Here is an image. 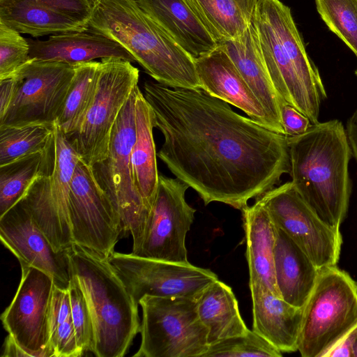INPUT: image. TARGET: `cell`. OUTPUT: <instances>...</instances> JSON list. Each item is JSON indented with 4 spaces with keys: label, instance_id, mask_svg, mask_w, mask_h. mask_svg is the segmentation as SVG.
Wrapping results in <instances>:
<instances>
[{
    "label": "cell",
    "instance_id": "1",
    "mask_svg": "<svg viewBox=\"0 0 357 357\" xmlns=\"http://www.w3.org/2000/svg\"><path fill=\"white\" fill-rule=\"evenodd\" d=\"M154 128L164 141L157 156L205 205L242 211L289 173L287 137L234 111L201 89L144 84Z\"/></svg>",
    "mask_w": 357,
    "mask_h": 357
},
{
    "label": "cell",
    "instance_id": "2",
    "mask_svg": "<svg viewBox=\"0 0 357 357\" xmlns=\"http://www.w3.org/2000/svg\"><path fill=\"white\" fill-rule=\"evenodd\" d=\"M287 142L294 188L323 221L340 229L351 192L348 167L352 153L342 123L312 124Z\"/></svg>",
    "mask_w": 357,
    "mask_h": 357
},
{
    "label": "cell",
    "instance_id": "3",
    "mask_svg": "<svg viewBox=\"0 0 357 357\" xmlns=\"http://www.w3.org/2000/svg\"><path fill=\"white\" fill-rule=\"evenodd\" d=\"M89 28L123 46L157 82L200 89L194 59L135 0H91Z\"/></svg>",
    "mask_w": 357,
    "mask_h": 357
},
{
    "label": "cell",
    "instance_id": "4",
    "mask_svg": "<svg viewBox=\"0 0 357 357\" xmlns=\"http://www.w3.org/2000/svg\"><path fill=\"white\" fill-rule=\"evenodd\" d=\"M253 20L263 59L278 96L312 124L319 123L320 107L327 96L290 8L280 0H257Z\"/></svg>",
    "mask_w": 357,
    "mask_h": 357
},
{
    "label": "cell",
    "instance_id": "5",
    "mask_svg": "<svg viewBox=\"0 0 357 357\" xmlns=\"http://www.w3.org/2000/svg\"><path fill=\"white\" fill-rule=\"evenodd\" d=\"M71 275L87 302L94 331L97 357H122L140 331L138 304L108 258L84 247L68 250Z\"/></svg>",
    "mask_w": 357,
    "mask_h": 357
},
{
    "label": "cell",
    "instance_id": "6",
    "mask_svg": "<svg viewBox=\"0 0 357 357\" xmlns=\"http://www.w3.org/2000/svg\"><path fill=\"white\" fill-rule=\"evenodd\" d=\"M356 321L357 282L337 265L320 268L303 307L298 351L324 357Z\"/></svg>",
    "mask_w": 357,
    "mask_h": 357
},
{
    "label": "cell",
    "instance_id": "7",
    "mask_svg": "<svg viewBox=\"0 0 357 357\" xmlns=\"http://www.w3.org/2000/svg\"><path fill=\"white\" fill-rule=\"evenodd\" d=\"M142 341L136 357H203L208 331L197 312V299L188 296H144Z\"/></svg>",
    "mask_w": 357,
    "mask_h": 357
},
{
    "label": "cell",
    "instance_id": "8",
    "mask_svg": "<svg viewBox=\"0 0 357 357\" xmlns=\"http://www.w3.org/2000/svg\"><path fill=\"white\" fill-rule=\"evenodd\" d=\"M137 86L123 105L112 131L107 157L92 167L96 179L119 214L123 237L130 234L132 250L142 241L150 208L136 188L131 151L135 139Z\"/></svg>",
    "mask_w": 357,
    "mask_h": 357
},
{
    "label": "cell",
    "instance_id": "9",
    "mask_svg": "<svg viewBox=\"0 0 357 357\" xmlns=\"http://www.w3.org/2000/svg\"><path fill=\"white\" fill-rule=\"evenodd\" d=\"M139 70L115 57L101 59L93 100L80 129L67 138L93 167L109 153L112 131L123 105L138 86Z\"/></svg>",
    "mask_w": 357,
    "mask_h": 357
},
{
    "label": "cell",
    "instance_id": "10",
    "mask_svg": "<svg viewBox=\"0 0 357 357\" xmlns=\"http://www.w3.org/2000/svg\"><path fill=\"white\" fill-rule=\"evenodd\" d=\"M69 211L73 245L109 258L123 237L121 218L93 167L81 158L71 181Z\"/></svg>",
    "mask_w": 357,
    "mask_h": 357
},
{
    "label": "cell",
    "instance_id": "11",
    "mask_svg": "<svg viewBox=\"0 0 357 357\" xmlns=\"http://www.w3.org/2000/svg\"><path fill=\"white\" fill-rule=\"evenodd\" d=\"M74 74V65L30 59L13 75L16 93L0 126L55 124Z\"/></svg>",
    "mask_w": 357,
    "mask_h": 357
},
{
    "label": "cell",
    "instance_id": "12",
    "mask_svg": "<svg viewBox=\"0 0 357 357\" xmlns=\"http://www.w3.org/2000/svg\"><path fill=\"white\" fill-rule=\"evenodd\" d=\"M273 224L285 232L318 268L337 265L342 238L323 221L296 192L292 182L260 197Z\"/></svg>",
    "mask_w": 357,
    "mask_h": 357
},
{
    "label": "cell",
    "instance_id": "13",
    "mask_svg": "<svg viewBox=\"0 0 357 357\" xmlns=\"http://www.w3.org/2000/svg\"><path fill=\"white\" fill-rule=\"evenodd\" d=\"M190 188L177 178L159 174L154 202L139 247L137 257L188 264L185 237L196 210L185 201Z\"/></svg>",
    "mask_w": 357,
    "mask_h": 357
},
{
    "label": "cell",
    "instance_id": "14",
    "mask_svg": "<svg viewBox=\"0 0 357 357\" xmlns=\"http://www.w3.org/2000/svg\"><path fill=\"white\" fill-rule=\"evenodd\" d=\"M20 266L18 288L1 316L3 326L29 357H53L49 319L54 280L33 266Z\"/></svg>",
    "mask_w": 357,
    "mask_h": 357
},
{
    "label": "cell",
    "instance_id": "15",
    "mask_svg": "<svg viewBox=\"0 0 357 357\" xmlns=\"http://www.w3.org/2000/svg\"><path fill=\"white\" fill-rule=\"evenodd\" d=\"M109 261L139 304L144 296L195 298L218 280L208 268L114 252Z\"/></svg>",
    "mask_w": 357,
    "mask_h": 357
},
{
    "label": "cell",
    "instance_id": "16",
    "mask_svg": "<svg viewBox=\"0 0 357 357\" xmlns=\"http://www.w3.org/2000/svg\"><path fill=\"white\" fill-rule=\"evenodd\" d=\"M0 237L20 264L45 272L56 287L68 289L71 278L68 250H54L20 200L0 216Z\"/></svg>",
    "mask_w": 357,
    "mask_h": 357
},
{
    "label": "cell",
    "instance_id": "17",
    "mask_svg": "<svg viewBox=\"0 0 357 357\" xmlns=\"http://www.w3.org/2000/svg\"><path fill=\"white\" fill-rule=\"evenodd\" d=\"M200 89L242 110L249 118L277 132L264 108L220 45L194 59Z\"/></svg>",
    "mask_w": 357,
    "mask_h": 357
},
{
    "label": "cell",
    "instance_id": "18",
    "mask_svg": "<svg viewBox=\"0 0 357 357\" xmlns=\"http://www.w3.org/2000/svg\"><path fill=\"white\" fill-rule=\"evenodd\" d=\"M55 155L50 176L51 215L43 234L56 252L69 250L73 245L69 211L71 181L80 156L55 126Z\"/></svg>",
    "mask_w": 357,
    "mask_h": 357
},
{
    "label": "cell",
    "instance_id": "19",
    "mask_svg": "<svg viewBox=\"0 0 357 357\" xmlns=\"http://www.w3.org/2000/svg\"><path fill=\"white\" fill-rule=\"evenodd\" d=\"M219 45L227 52L262 105L277 132L284 135L280 105L285 102L278 96L268 73L254 20L240 36L224 40Z\"/></svg>",
    "mask_w": 357,
    "mask_h": 357
},
{
    "label": "cell",
    "instance_id": "20",
    "mask_svg": "<svg viewBox=\"0 0 357 357\" xmlns=\"http://www.w3.org/2000/svg\"><path fill=\"white\" fill-rule=\"evenodd\" d=\"M26 39L30 46V59L71 65L109 57L136 61L119 43L89 28L52 35L46 40Z\"/></svg>",
    "mask_w": 357,
    "mask_h": 357
},
{
    "label": "cell",
    "instance_id": "21",
    "mask_svg": "<svg viewBox=\"0 0 357 357\" xmlns=\"http://www.w3.org/2000/svg\"><path fill=\"white\" fill-rule=\"evenodd\" d=\"M194 59L219 45L188 0H135Z\"/></svg>",
    "mask_w": 357,
    "mask_h": 357
},
{
    "label": "cell",
    "instance_id": "22",
    "mask_svg": "<svg viewBox=\"0 0 357 357\" xmlns=\"http://www.w3.org/2000/svg\"><path fill=\"white\" fill-rule=\"evenodd\" d=\"M252 331L282 353L298 351L303 307H296L267 289L250 286Z\"/></svg>",
    "mask_w": 357,
    "mask_h": 357
},
{
    "label": "cell",
    "instance_id": "23",
    "mask_svg": "<svg viewBox=\"0 0 357 357\" xmlns=\"http://www.w3.org/2000/svg\"><path fill=\"white\" fill-rule=\"evenodd\" d=\"M250 286L267 289L280 297L274 270L275 226L261 199L242 211Z\"/></svg>",
    "mask_w": 357,
    "mask_h": 357
},
{
    "label": "cell",
    "instance_id": "24",
    "mask_svg": "<svg viewBox=\"0 0 357 357\" xmlns=\"http://www.w3.org/2000/svg\"><path fill=\"white\" fill-rule=\"evenodd\" d=\"M274 270L281 298L296 307H303L315 286L319 268L276 226Z\"/></svg>",
    "mask_w": 357,
    "mask_h": 357
},
{
    "label": "cell",
    "instance_id": "25",
    "mask_svg": "<svg viewBox=\"0 0 357 357\" xmlns=\"http://www.w3.org/2000/svg\"><path fill=\"white\" fill-rule=\"evenodd\" d=\"M153 128L151 108L139 89L135 102L136 132L131 151V168L135 185L150 210L155 199L159 178Z\"/></svg>",
    "mask_w": 357,
    "mask_h": 357
},
{
    "label": "cell",
    "instance_id": "26",
    "mask_svg": "<svg viewBox=\"0 0 357 357\" xmlns=\"http://www.w3.org/2000/svg\"><path fill=\"white\" fill-rule=\"evenodd\" d=\"M197 307L202 322L208 328V344L247 333L238 301L230 287L217 280L200 294Z\"/></svg>",
    "mask_w": 357,
    "mask_h": 357
},
{
    "label": "cell",
    "instance_id": "27",
    "mask_svg": "<svg viewBox=\"0 0 357 357\" xmlns=\"http://www.w3.org/2000/svg\"><path fill=\"white\" fill-rule=\"evenodd\" d=\"M0 22L20 33L33 37L89 29L40 5L36 0H0Z\"/></svg>",
    "mask_w": 357,
    "mask_h": 357
},
{
    "label": "cell",
    "instance_id": "28",
    "mask_svg": "<svg viewBox=\"0 0 357 357\" xmlns=\"http://www.w3.org/2000/svg\"><path fill=\"white\" fill-rule=\"evenodd\" d=\"M54 155V143L43 151L0 166V216L22 199L37 178L51 174Z\"/></svg>",
    "mask_w": 357,
    "mask_h": 357
},
{
    "label": "cell",
    "instance_id": "29",
    "mask_svg": "<svg viewBox=\"0 0 357 357\" xmlns=\"http://www.w3.org/2000/svg\"><path fill=\"white\" fill-rule=\"evenodd\" d=\"M218 45L252 23L257 0H188Z\"/></svg>",
    "mask_w": 357,
    "mask_h": 357
},
{
    "label": "cell",
    "instance_id": "30",
    "mask_svg": "<svg viewBox=\"0 0 357 357\" xmlns=\"http://www.w3.org/2000/svg\"><path fill=\"white\" fill-rule=\"evenodd\" d=\"M100 61L74 64L75 74L56 124L67 138L82 127L93 100Z\"/></svg>",
    "mask_w": 357,
    "mask_h": 357
},
{
    "label": "cell",
    "instance_id": "31",
    "mask_svg": "<svg viewBox=\"0 0 357 357\" xmlns=\"http://www.w3.org/2000/svg\"><path fill=\"white\" fill-rule=\"evenodd\" d=\"M55 126H0V166L48 149L54 143Z\"/></svg>",
    "mask_w": 357,
    "mask_h": 357
},
{
    "label": "cell",
    "instance_id": "32",
    "mask_svg": "<svg viewBox=\"0 0 357 357\" xmlns=\"http://www.w3.org/2000/svg\"><path fill=\"white\" fill-rule=\"evenodd\" d=\"M321 19L357 57V0H315Z\"/></svg>",
    "mask_w": 357,
    "mask_h": 357
},
{
    "label": "cell",
    "instance_id": "33",
    "mask_svg": "<svg viewBox=\"0 0 357 357\" xmlns=\"http://www.w3.org/2000/svg\"><path fill=\"white\" fill-rule=\"evenodd\" d=\"M281 357L282 353L265 338L249 330L244 335L225 339L209 345L203 357Z\"/></svg>",
    "mask_w": 357,
    "mask_h": 357
},
{
    "label": "cell",
    "instance_id": "34",
    "mask_svg": "<svg viewBox=\"0 0 357 357\" xmlns=\"http://www.w3.org/2000/svg\"><path fill=\"white\" fill-rule=\"evenodd\" d=\"M29 52L27 39L0 22V80L10 77L26 63Z\"/></svg>",
    "mask_w": 357,
    "mask_h": 357
},
{
    "label": "cell",
    "instance_id": "35",
    "mask_svg": "<svg viewBox=\"0 0 357 357\" xmlns=\"http://www.w3.org/2000/svg\"><path fill=\"white\" fill-rule=\"evenodd\" d=\"M71 307V317L77 344L83 354L93 352L94 331L89 308L83 291L74 276L68 287Z\"/></svg>",
    "mask_w": 357,
    "mask_h": 357
},
{
    "label": "cell",
    "instance_id": "36",
    "mask_svg": "<svg viewBox=\"0 0 357 357\" xmlns=\"http://www.w3.org/2000/svg\"><path fill=\"white\" fill-rule=\"evenodd\" d=\"M54 357H78L84 354L79 349L72 318L59 325L50 339Z\"/></svg>",
    "mask_w": 357,
    "mask_h": 357
},
{
    "label": "cell",
    "instance_id": "37",
    "mask_svg": "<svg viewBox=\"0 0 357 357\" xmlns=\"http://www.w3.org/2000/svg\"><path fill=\"white\" fill-rule=\"evenodd\" d=\"M40 5L89 27L91 0H36Z\"/></svg>",
    "mask_w": 357,
    "mask_h": 357
},
{
    "label": "cell",
    "instance_id": "38",
    "mask_svg": "<svg viewBox=\"0 0 357 357\" xmlns=\"http://www.w3.org/2000/svg\"><path fill=\"white\" fill-rule=\"evenodd\" d=\"M281 123L287 137L305 133L312 125L310 119L291 105H280Z\"/></svg>",
    "mask_w": 357,
    "mask_h": 357
},
{
    "label": "cell",
    "instance_id": "39",
    "mask_svg": "<svg viewBox=\"0 0 357 357\" xmlns=\"http://www.w3.org/2000/svg\"><path fill=\"white\" fill-rule=\"evenodd\" d=\"M17 86V79L13 75L0 80V118L4 116L9 108L15 95Z\"/></svg>",
    "mask_w": 357,
    "mask_h": 357
},
{
    "label": "cell",
    "instance_id": "40",
    "mask_svg": "<svg viewBox=\"0 0 357 357\" xmlns=\"http://www.w3.org/2000/svg\"><path fill=\"white\" fill-rule=\"evenodd\" d=\"M346 132L351 153L357 160V109L347 121Z\"/></svg>",
    "mask_w": 357,
    "mask_h": 357
},
{
    "label": "cell",
    "instance_id": "41",
    "mask_svg": "<svg viewBox=\"0 0 357 357\" xmlns=\"http://www.w3.org/2000/svg\"><path fill=\"white\" fill-rule=\"evenodd\" d=\"M2 357H29L9 334L5 339Z\"/></svg>",
    "mask_w": 357,
    "mask_h": 357
},
{
    "label": "cell",
    "instance_id": "42",
    "mask_svg": "<svg viewBox=\"0 0 357 357\" xmlns=\"http://www.w3.org/2000/svg\"><path fill=\"white\" fill-rule=\"evenodd\" d=\"M353 357H357V331L352 344Z\"/></svg>",
    "mask_w": 357,
    "mask_h": 357
},
{
    "label": "cell",
    "instance_id": "43",
    "mask_svg": "<svg viewBox=\"0 0 357 357\" xmlns=\"http://www.w3.org/2000/svg\"><path fill=\"white\" fill-rule=\"evenodd\" d=\"M356 75L357 76V69L355 71Z\"/></svg>",
    "mask_w": 357,
    "mask_h": 357
}]
</instances>
